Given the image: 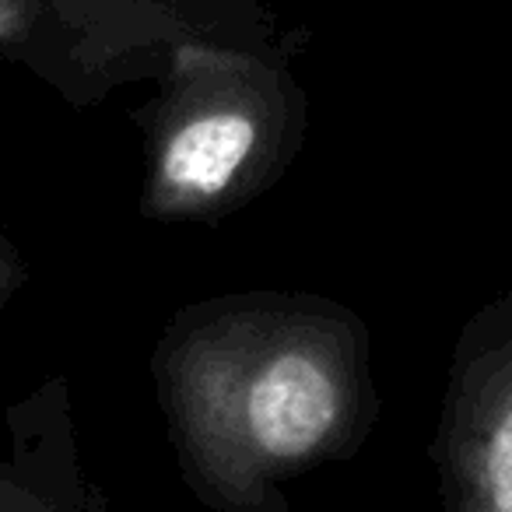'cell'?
Returning <instances> with one entry per match:
<instances>
[{"mask_svg":"<svg viewBox=\"0 0 512 512\" xmlns=\"http://www.w3.org/2000/svg\"><path fill=\"white\" fill-rule=\"evenodd\" d=\"M190 491L214 512H288L285 481L351 460L379 421L372 334L313 292L193 302L151 355Z\"/></svg>","mask_w":512,"mask_h":512,"instance_id":"6da1fadb","label":"cell"},{"mask_svg":"<svg viewBox=\"0 0 512 512\" xmlns=\"http://www.w3.org/2000/svg\"><path fill=\"white\" fill-rule=\"evenodd\" d=\"M134 109L144 130L141 211L218 221L267 193L295 162L309 102L271 29L186 36Z\"/></svg>","mask_w":512,"mask_h":512,"instance_id":"7a4b0ae2","label":"cell"},{"mask_svg":"<svg viewBox=\"0 0 512 512\" xmlns=\"http://www.w3.org/2000/svg\"><path fill=\"white\" fill-rule=\"evenodd\" d=\"M256 29L271 15L249 0H0V57L81 109L151 81L179 39Z\"/></svg>","mask_w":512,"mask_h":512,"instance_id":"3957f363","label":"cell"},{"mask_svg":"<svg viewBox=\"0 0 512 512\" xmlns=\"http://www.w3.org/2000/svg\"><path fill=\"white\" fill-rule=\"evenodd\" d=\"M432 460L442 512H512V292L456 337Z\"/></svg>","mask_w":512,"mask_h":512,"instance_id":"277c9868","label":"cell"},{"mask_svg":"<svg viewBox=\"0 0 512 512\" xmlns=\"http://www.w3.org/2000/svg\"><path fill=\"white\" fill-rule=\"evenodd\" d=\"M11 453L0 456V512H102L78 460L67 376L46 379L8 411Z\"/></svg>","mask_w":512,"mask_h":512,"instance_id":"5b68a950","label":"cell"},{"mask_svg":"<svg viewBox=\"0 0 512 512\" xmlns=\"http://www.w3.org/2000/svg\"><path fill=\"white\" fill-rule=\"evenodd\" d=\"M25 278H29V271H25L22 253H18L8 235L0 232V316L8 313L11 299H15L18 288L25 285Z\"/></svg>","mask_w":512,"mask_h":512,"instance_id":"8992f818","label":"cell"}]
</instances>
